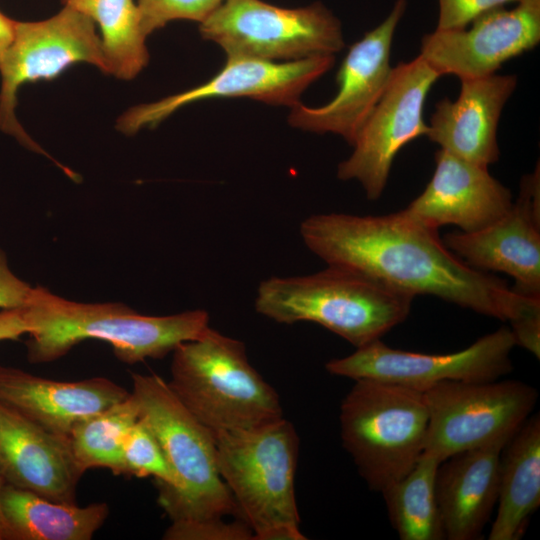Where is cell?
Returning a JSON list of instances; mask_svg holds the SVG:
<instances>
[{
	"label": "cell",
	"instance_id": "cell-29",
	"mask_svg": "<svg viewBox=\"0 0 540 540\" xmlns=\"http://www.w3.org/2000/svg\"><path fill=\"white\" fill-rule=\"evenodd\" d=\"M164 540H253L252 529L242 520L225 522L223 518L171 521Z\"/></svg>",
	"mask_w": 540,
	"mask_h": 540
},
{
	"label": "cell",
	"instance_id": "cell-24",
	"mask_svg": "<svg viewBox=\"0 0 540 540\" xmlns=\"http://www.w3.org/2000/svg\"><path fill=\"white\" fill-rule=\"evenodd\" d=\"M100 29L107 74L135 78L148 64L149 52L137 3L133 0H62Z\"/></svg>",
	"mask_w": 540,
	"mask_h": 540
},
{
	"label": "cell",
	"instance_id": "cell-22",
	"mask_svg": "<svg viewBox=\"0 0 540 540\" xmlns=\"http://www.w3.org/2000/svg\"><path fill=\"white\" fill-rule=\"evenodd\" d=\"M498 508L489 540H519L540 505V417L529 416L502 449Z\"/></svg>",
	"mask_w": 540,
	"mask_h": 540
},
{
	"label": "cell",
	"instance_id": "cell-17",
	"mask_svg": "<svg viewBox=\"0 0 540 540\" xmlns=\"http://www.w3.org/2000/svg\"><path fill=\"white\" fill-rule=\"evenodd\" d=\"M84 471L68 436L49 432L0 402V480L58 503L77 504Z\"/></svg>",
	"mask_w": 540,
	"mask_h": 540
},
{
	"label": "cell",
	"instance_id": "cell-34",
	"mask_svg": "<svg viewBox=\"0 0 540 540\" xmlns=\"http://www.w3.org/2000/svg\"><path fill=\"white\" fill-rule=\"evenodd\" d=\"M2 485L3 483L0 480V492H1ZM0 540H7L6 525H5V521L1 512V507H0Z\"/></svg>",
	"mask_w": 540,
	"mask_h": 540
},
{
	"label": "cell",
	"instance_id": "cell-32",
	"mask_svg": "<svg viewBox=\"0 0 540 540\" xmlns=\"http://www.w3.org/2000/svg\"><path fill=\"white\" fill-rule=\"evenodd\" d=\"M29 332L25 307L0 311V341L17 339Z\"/></svg>",
	"mask_w": 540,
	"mask_h": 540
},
{
	"label": "cell",
	"instance_id": "cell-6",
	"mask_svg": "<svg viewBox=\"0 0 540 540\" xmlns=\"http://www.w3.org/2000/svg\"><path fill=\"white\" fill-rule=\"evenodd\" d=\"M339 420L342 445L373 491L400 480L424 452L429 412L423 391L355 380L341 402Z\"/></svg>",
	"mask_w": 540,
	"mask_h": 540
},
{
	"label": "cell",
	"instance_id": "cell-31",
	"mask_svg": "<svg viewBox=\"0 0 540 540\" xmlns=\"http://www.w3.org/2000/svg\"><path fill=\"white\" fill-rule=\"evenodd\" d=\"M33 291L34 287L10 270L6 255L0 249V309H17L27 306Z\"/></svg>",
	"mask_w": 540,
	"mask_h": 540
},
{
	"label": "cell",
	"instance_id": "cell-23",
	"mask_svg": "<svg viewBox=\"0 0 540 540\" xmlns=\"http://www.w3.org/2000/svg\"><path fill=\"white\" fill-rule=\"evenodd\" d=\"M0 507L7 540H91L110 513L106 502L58 503L6 484Z\"/></svg>",
	"mask_w": 540,
	"mask_h": 540
},
{
	"label": "cell",
	"instance_id": "cell-26",
	"mask_svg": "<svg viewBox=\"0 0 540 540\" xmlns=\"http://www.w3.org/2000/svg\"><path fill=\"white\" fill-rule=\"evenodd\" d=\"M138 419L139 408L130 392L125 400L79 421L68 437L82 470L107 468L120 475L123 441Z\"/></svg>",
	"mask_w": 540,
	"mask_h": 540
},
{
	"label": "cell",
	"instance_id": "cell-7",
	"mask_svg": "<svg viewBox=\"0 0 540 540\" xmlns=\"http://www.w3.org/2000/svg\"><path fill=\"white\" fill-rule=\"evenodd\" d=\"M213 433L219 474L253 540L282 526L299 527V437L293 423L282 417L250 429Z\"/></svg>",
	"mask_w": 540,
	"mask_h": 540
},
{
	"label": "cell",
	"instance_id": "cell-30",
	"mask_svg": "<svg viewBox=\"0 0 540 540\" xmlns=\"http://www.w3.org/2000/svg\"><path fill=\"white\" fill-rule=\"evenodd\" d=\"M522 0H438L436 29L454 30L467 27L475 18L494 8Z\"/></svg>",
	"mask_w": 540,
	"mask_h": 540
},
{
	"label": "cell",
	"instance_id": "cell-4",
	"mask_svg": "<svg viewBox=\"0 0 540 540\" xmlns=\"http://www.w3.org/2000/svg\"><path fill=\"white\" fill-rule=\"evenodd\" d=\"M170 374L172 392L213 432L284 417L278 393L251 365L245 344L211 327L173 350Z\"/></svg>",
	"mask_w": 540,
	"mask_h": 540
},
{
	"label": "cell",
	"instance_id": "cell-8",
	"mask_svg": "<svg viewBox=\"0 0 540 540\" xmlns=\"http://www.w3.org/2000/svg\"><path fill=\"white\" fill-rule=\"evenodd\" d=\"M199 32L227 57L273 62L334 55L345 46L341 22L320 2L284 8L263 0H225L199 23Z\"/></svg>",
	"mask_w": 540,
	"mask_h": 540
},
{
	"label": "cell",
	"instance_id": "cell-21",
	"mask_svg": "<svg viewBox=\"0 0 540 540\" xmlns=\"http://www.w3.org/2000/svg\"><path fill=\"white\" fill-rule=\"evenodd\" d=\"M505 444L455 454L439 464L436 497L445 539L475 540L498 500L500 457Z\"/></svg>",
	"mask_w": 540,
	"mask_h": 540
},
{
	"label": "cell",
	"instance_id": "cell-20",
	"mask_svg": "<svg viewBox=\"0 0 540 540\" xmlns=\"http://www.w3.org/2000/svg\"><path fill=\"white\" fill-rule=\"evenodd\" d=\"M460 81L455 101L445 98L436 104L426 136L440 149L488 167L499 158L498 123L517 77L492 74Z\"/></svg>",
	"mask_w": 540,
	"mask_h": 540
},
{
	"label": "cell",
	"instance_id": "cell-11",
	"mask_svg": "<svg viewBox=\"0 0 540 540\" xmlns=\"http://www.w3.org/2000/svg\"><path fill=\"white\" fill-rule=\"evenodd\" d=\"M439 77L419 55L392 68L382 96L356 136L352 154L338 165L340 180H357L369 200L380 198L397 153L428 132L423 109Z\"/></svg>",
	"mask_w": 540,
	"mask_h": 540
},
{
	"label": "cell",
	"instance_id": "cell-19",
	"mask_svg": "<svg viewBox=\"0 0 540 540\" xmlns=\"http://www.w3.org/2000/svg\"><path fill=\"white\" fill-rule=\"evenodd\" d=\"M129 396L126 388L106 377L57 381L0 365V402L59 435L69 436L79 421Z\"/></svg>",
	"mask_w": 540,
	"mask_h": 540
},
{
	"label": "cell",
	"instance_id": "cell-18",
	"mask_svg": "<svg viewBox=\"0 0 540 540\" xmlns=\"http://www.w3.org/2000/svg\"><path fill=\"white\" fill-rule=\"evenodd\" d=\"M512 204L510 190L488 167L439 149L431 180L405 209L436 229L454 225L461 232H474L502 218Z\"/></svg>",
	"mask_w": 540,
	"mask_h": 540
},
{
	"label": "cell",
	"instance_id": "cell-9",
	"mask_svg": "<svg viewBox=\"0 0 540 540\" xmlns=\"http://www.w3.org/2000/svg\"><path fill=\"white\" fill-rule=\"evenodd\" d=\"M423 392L429 412L424 452L440 462L467 450L506 444L538 399L534 387L517 380L444 381Z\"/></svg>",
	"mask_w": 540,
	"mask_h": 540
},
{
	"label": "cell",
	"instance_id": "cell-15",
	"mask_svg": "<svg viewBox=\"0 0 540 540\" xmlns=\"http://www.w3.org/2000/svg\"><path fill=\"white\" fill-rule=\"evenodd\" d=\"M470 24L425 34L419 56L440 76L463 80L495 74L504 62L538 45L540 0H522L512 9L494 8Z\"/></svg>",
	"mask_w": 540,
	"mask_h": 540
},
{
	"label": "cell",
	"instance_id": "cell-33",
	"mask_svg": "<svg viewBox=\"0 0 540 540\" xmlns=\"http://www.w3.org/2000/svg\"><path fill=\"white\" fill-rule=\"evenodd\" d=\"M15 22L0 11V61L13 40Z\"/></svg>",
	"mask_w": 540,
	"mask_h": 540
},
{
	"label": "cell",
	"instance_id": "cell-28",
	"mask_svg": "<svg viewBox=\"0 0 540 540\" xmlns=\"http://www.w3.org/2000/svg\"><path fill=\"white\" fill-rule=\"evenodd\" d=\"M225 0H137L142 30L146 37L171 21L201 23Z\"/></svg>",
	"mask_w": 540,
	"mask_h": 540
},
{
	"label": "cell",
	"instance_id": "cell-13",
	"mask_svg": "<svg viewBox=\"0 0 540 540\" xmlns=\"http://www.w3.org/2000/svg\"><path fill=\"white\" fill-rule=\"evenodd\" d=\"M334 55L296 61L273 62L247 57H227L225 65L205 83L158 101L134 106L117 120L125 135L154 128L180 108L216 97H248L270 105L293 106L302 93L329 71Z\"/></svg>",
	"mask_w": 540,
	"mask_h": 540
},
{
	"label": "cell",
	"instance_id": "cell-16",
	"mask_svg": "<svg viewBox=\"0 0 540 540\" xmlns=\"http://www.w3.org/2000/svg\"><path fill=\"white\" fill-rule=\"evenodd\" d=\"M469 266L511 276L512 289L540 298L539 165L520 183L518 197L499 220L474 232H451L442 239Z\"/></svg>",
	"mask_w": 540,
	"mask_h": 540
},
{
	"label": "cell",
	"instance_id": "cell-3",
	"mask_svg": "<svg viewBox=\"0 0 540 540\" xmlns=\"http://www.w3.org/2000/svg\"><path fill=\"white\" fill-rule=\"evenodd\" d=\"M327 266L310 275L263 280L255 310L278 323H317L356 348L381 339L408 317L414 297L361 273Z\"/></svg>",
	"mask_w": 540,
	"mask_h": 540
},
{
	"label": "cell",
	"instance_id": "cell-25",
	"mask_svg": "<svg viewBox=\"0 0 540 540\" xmlns=\"http://www.w3.org/2000/svg\"><path fill=\"white\" fill-rule=\"evenodd\" d=\"M440 460L423 452L414 467L380 493L389 521L401 540L445 539L436 497Z\"/></svg>",
	"mask_w": 540,
	"mask_h": 540
},
{
	"label": "cell",
	"instance_id": "cell-27",
	"mask_svg": "<svg viewBox=\"0 0 540 540\" xmlns=\"http://www.w3.org/2000/svg\"><path fill=\"white\" fill-rule=\"evenodd\" d=\"M121 474L152 476L157 489H171L175 476L155 436L139 417L127 432L121 452Z\"/></svg>",
	"mask_w": 540,
	"mask_h": 540
},
{
	"label": "cell",
	"instance_id": "cell-1",
	"mask_svg": "<svg viewBox=\"0 0 540 540\" xmlns=\"http://www.w3.org/2000/svg\"><path fill=\"white\" fill-rule=\"evenodd\" d=\"M306 247L327 265L346 268L412 296L431 295L518 324L540 316V298L475 269L406 209L384 215L314 214L300 225Z\"/></svg>",
	"mask_w": 540,
	"mask_h": 540
},
{
	"label": "cell",
	"instance_id": "cell-2",
	"mask_svg": "<svg viewBox=\"0 0 540 540\" xmlns=\"http://www.w3.org/2000/svg\"><path fill=\"white\" fill-rule=\"evenodd\" d=\"M25 312L31 363L55 361L89 338L108 342L117 359L127 364L161 359L209 327L208 312L202 309L149 316L120 302L67 300L40 286L34 287Z\"/></svg>",
	"mask_w": 540,
	"mask_h": 540
},
{
	"label": "cell",
	"instance_id": "cell-14",
	"mask_svg": "<svg viewBox=\"0 0 540 540\" xmlns=\"http://www.w3.org/2000/svg\"><path fill=\"white\" fill-rule=\"evenodd\" d=\"M406 7V0H397L389 15L349 48L336 75L338 91L333 99L320 107L300 102L291 108L292 127L337 134L353 145L388 84L392 41Z\"/></svg>",
	"mask_w": 540,
	"mask_h": 540
},
{
	"label": "cell",
	"instance_id": "cell-5",
	"mask_svg": "<svg viewBox=\"0 0 540 540\" xmlns=\"http://www.w3.org/2000/svg\"><path fill=\"white\" fill-rule=\"evenodd\" d=\"M139 417L158 441L176 485L158 490V504L171 521L237 516L236 503L216 462L212 430L202 424L156 374L131 373Z\"/></svg>",
	"mask_w": 540,
	"mask_h": 540
},
{
	"label": "cell",
	"instance_id": "cell-12",
	"mask_svg": "<svg viewBox=\"0 0 540 540\" xmlns=\"http://www.w3.org/2000/svg\"><path fill=\"white\" fill-rule=\"evenodd\" d=\"M515 346L513 333L506 326L448 354L394 349L378 339L346 357L329 360L325 368L335 376L380 380L425 391L444 381L498 380L512 371L510 354Z\"/></svg>",
	"mask_w": 540,
	"mask_h": 540
},
{
	"label": "cell",
	"instance_id": "cell-10",
	"mask_svg": "<svg viewBox=\"0 0 540 540\" xmlns=\"http://www.w3.org/2000/svg\"><path fill=\"white\" fill-rule=\"evenodd\" d=\"M75 63L93 65L107 74L95 23L68 6L44 20L16 21L13 40L0 61V130L45 155L64 172L67 167L51 158L16 119V94L23 84L53 79Z\"/></svg>",
	"mask_w": 540,
	"mask_h": 540
}]
</instances>
